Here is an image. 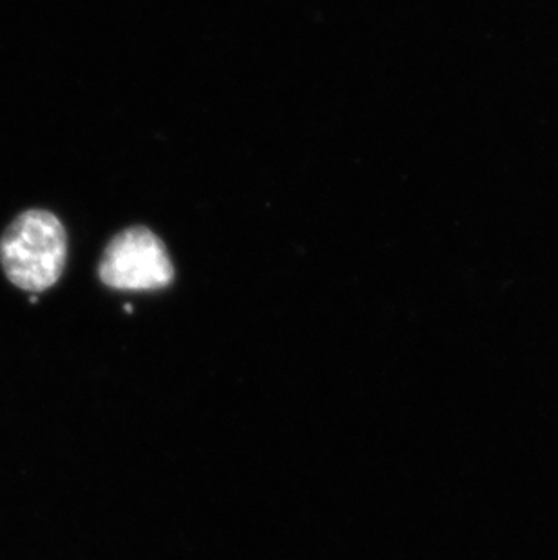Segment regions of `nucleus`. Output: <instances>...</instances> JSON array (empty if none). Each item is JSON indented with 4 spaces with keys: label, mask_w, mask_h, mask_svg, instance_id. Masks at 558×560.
Returning a JSON list of instances; mask_svg holds the SVG:
<instances>
[{
    "label": "nucleus",
    "mask_w": 558,
    "mask_h": 560,
    "mask_svg": "<svg viewBox=\"0 0 558 560\" xmlns=\"http://www.w3.org/2000/svg\"><path fill=\"white\" fill-rule=\"evenodd\" d=\"M68 256L62 223L46 211L22 212L0 240V261L13 285L43 292L57 283Z\"/></svg>",
    "instance_id": "nucleus-1"
},
{
    "label": "nucleus",
    "mask_w": 558,
    "mask_h": 560,
    "mask_svg": "<svg viewBox=\"0 0 558 560\" xmlns=\"http://www.w3.org/2000/svg\"><path fill=\"white\" fill-rule=\"evenodd\" d=\"M98 275L112 289L159 291L171 285L174 269L162 240L149 229L132 228L109 242Z\"/></svg>",
    "instance_id": "nucleus-2"
}]
</instances>
